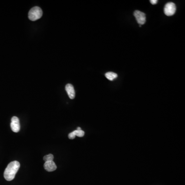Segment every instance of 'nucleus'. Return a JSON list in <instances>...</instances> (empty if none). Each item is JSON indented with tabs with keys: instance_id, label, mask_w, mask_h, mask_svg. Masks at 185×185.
Returning <instances> with one entry per match:
<instances>
[{
	"instance_id": "12",
	"label": "nucleus",
	"mask_w": 185,
	"mask_h": 185,
	"mask_svg": "<svg viewBox=\"0 0 185 185\" xmlns=\"http://www.w3.org/2000/svg\"><path fill=\"white\" fill-rule=\"evenodd\" d=\"M150 2L152 4L154 5L156 4V3H158V1L157 0H151Z\"/></svg>"
},
{
	"instance_id": "5",
	"label": "nucleus",
	"mask_w": 185,
	"mask_h": 185,
	"mask_svg": "<svg viewBox=\"0 0 185 185\" xmlns=\"http://www.w3.org/2000/svg\"><path fill=\"white\" fill-rule=\"evenodd\" d=\"M10 127L13 132H19L20 130V124L19 118L17 117L13 116L12 117Z\"/></svg>"
},
{
	"instance_id": "11",
	"label": "nucleus",
	"mask_w": 185,
	"mask_h": 185,
	"mask_svg": "<svg viewBox=\"0 0 185 185\" xmlns=\"http://www.w3.org/2000/svg\"><path fill=\"white\" fill-rule=\"evenodd\" d=\"M75 137H76V136H75L74 134L73 133V132L70 133L69 134V138L70 139H74L75 138Z\"/></svg>"
},
{
	"instance_id": "13",
	"label": "nucleus",
	"mask_w": 185,
	"mask_h": 185,
	"mask_svg": "<svg viewBox=\"0 0 185 185\" xmlns=\"http://www.w3.org/2000/svg\"><path fill=\"white\" fill-rule=\"evenodd\" d=\"M77 130H81V128H80V127H78V128H77Z\"/></svg>"
},
{
	"instance_id": "2",
	"label": "nucleus",
	"mask_w": 185,
	"mask_h": 185,
	"mask_svg": "<svg viewBox=\"0 0 185 185\" xmlns=\"http://www.w3.org/2000/svg\"><path fill=\"white\" fill-rule=\"evenodd\" d=\"M43 15V12L41 8L39 7H34L29 10L28 13V18L32 21L37 20L40 19Z\"/></svg>"
},
{
	"instance_id": "7",
	"label": "nucleus",
	"mask_w": 185,
	"mask_h": 185,
	"mask_svg": "<svg viewBox=\"0 0 185 185\" xmlns=\"http://www.w3.org/2000/svg\"><path fill=\"white\" fill-rule=\"evenodd\" d=\"M66 90L70 98L71 99H74L75 97V91L73 85L71 84L66 85Z\"/></svg>"
},
{
	"instance_id": "3",
	"label": "nucleus",
	"mask_w": 185,
	"mask_h": 185,
	"mask_svg": "<svg viewBox=\"0 0 185 185\" xmlns=\"http://www.w3.org/2000/svg\"><path fill=\"white\" fill-rule=\"evenodd\" d=\"M176 6L173 2H169L165 5L164 8V13L167 16H171L176 12Z\"/></svg>"
},
{
	"instance_id": "1",
	"label": "nucleus",
	"mask_w": 185,
	"mask_h": 185,
	"mask_svg": "<svg viewBox=\"0 0 185 185\" xmlns=\"http://www.w3.org/2000/svg\"><path fill=\"white\" fill-rule=\"evenodd\" d=\"M20 164L18 161L11 162L5 170L4 177L6 181H11L15 178L17 173L19 170Z\"/></svg>"
},
{
	"instance_id": "9",
	"label": "nucleus",
	"mask_w": 185,
	"mask_h": 185,
	"mask_svg": "<svg viewBox=\"0 0 185 185\" xmlns=\"http://www.w3.org/2000/svg\"><path fill=\"white\" fill-rule=\"evenodd\" d=\"M73 133L74 134L75 136H78V137H83V136L85 135V132L82 131V130H75L73 132Z\"/></svg>"
},
{
	"instance_id": "10",
	"label": "nucleus",
	"mask_w": 185,
	"mask_h": 185,
	"mask_svg": "<svg viewBox=\"0 0 185 185\" xmlns=\"http://www.w3.org/2000/svg\"><path fill=\"white\" fill-rule=\"evenodd\" d=\"M54 158V155L51 154H50L46 155L44 156L43 159H44L45 162H50V161H53Z\"/></svg>"
},
{
	"instance_id": "6",
	"label": "nucleus",
	"mask_w": 185,
	"mask_h": 185,
	"mask_svg": "<svg viewBox=\"0 0 185 185\" xmlns=\"http://www.w3.org/2000/svg\"><path fill=\"white\" fill-rule=\"evenodd\" d=\"M44 168L45 170L48 172H53L57 169V166L54 161L46 162L44 163Z\"/></svg>"
},
{
	"instance_id": "8",
	"label": "nucleus",
	"mask_w": 185,
	"mask_h": 185,
	"mask_svg": "<svg viewBox=\"0 0 185 185\" xmlns=\"http://www.w3.org/2000/svg\"><path fill=\"white\" fill-rule=\"evenodd\" d=\"M105 77L108 80H110V81H113L114 79H116L117 77V74L116 73H113V72H108L105 74Z\"/></svg>"
},
{
	"instance_id": "4",
	"label": "nucleus",
	"mask_w": 185,
	"mask_h": 185,
	"mask_svg": "<svg viewBox=\"0 0 185 185\" xmlns=\"http://www.w3.org/2000/svg\"><path fill=\"white\" fill-rule=\"evenodd\" d=\"M134 15L138 23L140 25H143L145 23L146 21L145 13L139 10H136L134 12Z\"/></svg>"
}]
</instances>
